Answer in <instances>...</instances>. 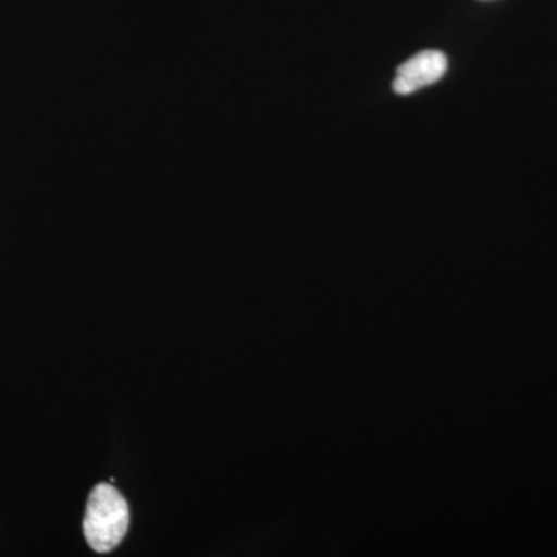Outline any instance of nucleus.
<instances>
[{
    "label": "nucleus",
    "mask_w": 557,
    "mask_h": 557,
    "mask_svg": "<svg viewBox=\"0 0 557 557\" xmlns=\"http://www.w3.org/2000/svg\"><path fill=\"white\" fill-rule=\"evenodd\" d=\"M448 70L445 53L438 50H424L403 62L397 70L394 87L395 94L409 95L438 83Z\"/></svg>",
    "instance_id": "nucleus-2"
},
{
    "label": "nucleus",
    "mask_w": 557,
    "mask_h": 557,
    "mask_svg": "<svg viewBox=\"0 0 557 557\" xmlns=\"http://www.w3.org/2000/svg\"><path fill=\"white\" fill-rule=\"evenodd\" d=\"M129 507L116 487L101 483L91 491L84 516V536L95 552H112L126 536Z\"/></svg>",
    "instance_id": "nucleus-1"
}]
</instances>
